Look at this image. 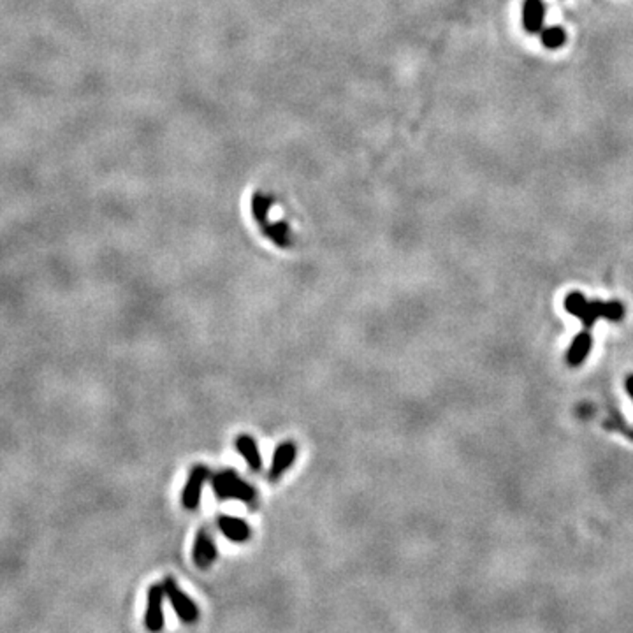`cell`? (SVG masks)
<instances>
[{
    "label": "cell",
    "instance_id": "5",
    "mask_svg": "<svg viewBox=\"0 0 633 633\" xmlns=\"http://www.w3.org/2000/svg\"><path fill=\"white\" fill-rule=\"evenodd\" d=\"M209 479V470L206 466H195L192 470L191 477H188L187 484L184 487L181 493V505L188 510L198 509L199 502H201L202 487H204L206 480Z\"/></svg>",
    "mask_w": 633,
    "mask_h": 633
},
{
    "label": "cell",
    "instance_id": "10",
    "mask_svg": "<svg viewBox=\"0 0 633 633\" xmlns=\"http://www.w3.org/2000/svg\"><path fill=\"white\" fill-rule=\"evenodd\" d=\"M218 528L222 535H225L232 542H246L250 538V526L238 517L220 516Z\"/></svg>",
    "mask_w": 633,
    "mask_h": 633
},
{
    "label": "cell",
    "instance_id": "13",
    "mask_svg": "<svg viewBox=\"0 0 633 633\" xmlns=\"http://www.w3.org/2000/svg\"><path fill=\"white\" fill-rule=\"evenodd\" d=\"M565 43H567V32L561 27L554 25L542 30V44L547 50H560L561 46H565Z\"/></svg>",
    "mask_w": 633,
    "mask_h": 633
},
{
    "label": "cell",
    "instance_id": "12",
    "mask_svg": "<svg viewBox=\"0 0 633 633\" xmlns=\"http://www.w3.org/2000/svg\"><path fill=\"white\" fill-rule=\"evenodd\" d=\"M236 450H238L239 454L243 456V459L246 461V465L250 466V470L253 472H259L260 466H262V459H260V452L259 447H257V442L252 438L250 435H239L236 438Z\"/></svg>",
    "mask_w": 633,
    "mask_h": 633
},
{
    "label": "cell",
    "instance_id": "1",
    "mask_svg": "<svg viewBox=\"0 0 633 633\" xmlns=\"http://www.w3.org/2000/svg\"><path fill=\"white\" fill-rule=\"evenodd\" d=\"M275 206L278 208V201L275 195L266 194V192H255L252 195V216L260 231L280 248H289L292 245V232H290L289 222L283 216L273 218Z\"/></svg>",
    "mask_w": 633,
    "mask_h": 633
},
{
    "label": "cell",
    "instance_id": "7",
    "mask_svg": "<svg viewBox=\"0 0 633 633\" xmlns=\"http://www.w3.org/2000/svg\"><path fill=\"white\" fill-rule=\"evenodd\" d=\"M297 454V447L292 442H283L276 447L275 456H273V463L269 466V480H278L282 479L283 473L292 466L294 459Z\"/></svg>",
    "mask_w": 633,
    "mask_h": 633
},
{
    "label": "cell",
    "instance_id": "11",
    "mask_svg": "<svg viewBox=\"0 0 633 633\" xmlns=\"http://www.w3.org/2000/svg\"><path fill=\"white\" fill-rule=\"evenodd\" d=\"M591 347H593V338H591L590 329L579 333L577 336L574 338V341H572L570 350H568L567 354L568 364H570V366H579V364H582V361L588 357V354H590Z\"/></svg>",
    "mask_w": 633,
    "mask_h": 633
},
{
    "label": "cell",
    "instance_id": "9",
    "mask_svg": "<svg viewBox=\"0 0 633 633\" xmlns=\"http://www.w3.org/2000/svg\"><path fill=\"white\" fill-rule=\"evenodd\" d=\"M546 8L544 0H524L523 4V27L528 33H538L544 30Z\"/></svg>",
    "mask_w": 633,
    "mask_h": 633
},
{
    "label": "cell",
    "instance_id": "2",
    "mask_svg": "<svg viewBox=\"0 0 633 633\" xmlns=\"http://www.w3.org/2000/svg\"><path fill=\"white\" fill-rule=\"evenodd\" d=\"M565 310L581 319L586 329H591L597 319L621 320L625 306L619 301H588L582 292H570L565 299Z\"/></svg>",
    "mask_w": 633,
    "mask_h": 633
},
{
    "label": "cell",
    "instance_id": "4",
    "mask_svg": "<svg viewBox=\"0 0 633 633\" xmlns=\"http://www.w3.org/2000/svg\"><path fill=\"white\" fill-rule=\"evenodd\" d=\"M164 590L165 595L169 597V600H171L172 609H174V612L178 614V618L181 619V621L194 623L195 619L199 618V611L198 607H195L194 602H192L184 591L179 590L178 584H176L171 577H167L164 581Z\"/></svg>",
    "mask_w": 633,
    "mask_h": 633
},
{
    "label": "cell",
    "instance_id": "14",
    "mask_svg": "<svg viewBox=\"0 0 633 633\" xmlns=\"http://www.w3.org/2000/svg\"><path fill=\"white\" fill-rule=\"evenodd\" d=\"M625 387H626V391H628L630 398L633 399V375H628V377H626Z\"/></svg>",
    "mask_w": 633,
    "mask_h": 633
},
{
    "label": "cell",
    "instance_id": "6",
    "mask_svg": "<svg viewBox=\"0 0 633 633\" xmlns=\"http://www.w3.org/2000/svg\"><path fill=\"white\" fill-rule=\"evenodd\" d=\"M164 586H151L148 591V607L144 616V626L150 632H158L164 626V612H162V600H164Z\"/></svg>",
    "mask_w": 633,
    "mask_h": 633
},
{
    "label": "cell",
    "instance_id": "8",
    "mask_svg": "<svg viewBox=\"0 0 633 633\" xmlns=\"http://www.w3.org/2000/svg\"><path fill=\"white\" fill-rule=\"evenodd\" d=\"M192 560H194L195 567L199 568H208L209 565L216 560L215 542H213V538L209 537L206 530H201L195 535L194 549H192Z\"/></svg>",
    "mask_w": 633,
    "mask_h": 633
},
{
    "label": "cell",
    "instance_id": "3",
    "mask_svg": "<svg viewBox=\"0 0 633 633\" xmlns=\"http://www.w3.org/2000/svg\"><path fill=\"white\" fill-rule=\"evenodd\" d=\"M213 491L220 500H239L252 503L255 500V489L238 477L234 470H223L211 477Z\"/></svg>",
    "mask_w": 633,
    "mask_h": 633
}]
</instances>
